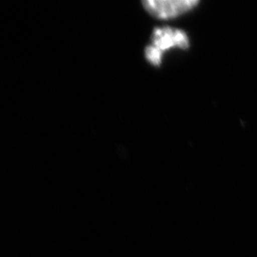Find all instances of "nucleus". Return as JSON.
Returning <instances> with one entry per match:
<instances>
[{
    "label": "nucleus",
    "mask_w": 257,
    "mask_h": 257,
    "mask_svg": "<svg viewBox=\"0 0 257 257\" xmlns=\"http://www.w3.org/2000/svg\"><path fill=\"white\" fill-rule=\"evenodd\" d=\"M197 0H146L142 2L149 14L157 19H173L193 10Z\"/></svg>",
    "instance_id": "nucleus-1"
},
{
    "label": "nucleus",
    "mask_w": 257,
    "mask_h": 257,
    "mask_svg": "<svg viewBox=\"0 0 257 257\" xmlns=\"http://www.w3.org/2000/svg\"><path fill=\"white\" fill-rule=\"evenodd\" d=\"M152 46L160 53L168 51L174 47L187 50L189 48V38L183 31L173 28H156L152 37Z\"/></svg>",
    "instance_id": "nucleus-2"
},
{
    "label": "nucleus",
    "mask_w": 257,
    "mask_h": 257,
    "mask_svg": "<svg viewBox=\"0 0 257 257\" xmlns=\"http://www.w3.org/2000/svg\"><path fill=\"white\" fill-rule=\"evenodd\" d=\"M145 55H146L148 61L154 66L159 67L161 64L162 53H160L155 47H153L152 45L148 46L145 51Z\"/></svg>",
    "instance_id": "nucleus-3"
}]
</instances>
